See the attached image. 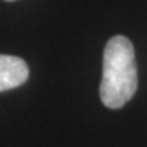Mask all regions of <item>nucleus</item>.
<instances>
[{
  "instance_id": "obj_3",
  "label": "nucleus",
  "mask_w": 147,
  "mask_h": 147,
  "mask_svg": "<svg viewBox=\"0 0 147 147\" xmlns=\"http://www.w3.org/2000/svg\"><path fill=\"white\" fill-rule=\"evenodd\" d=\"M6 2H12V0H6Z\"/></svg>"
},
{
  "instance_id": "obj_1",
  "label": "nucleus",
  "mask_w": 147,
  "mask_h": 147,
  "mask_svg": "<svg viewBox=\"0 0 147 147\" xmlns=\"http://www.w3.org/2000/svg\"><path fill=\"white\" fill-rule=\"evenodd\" d=\"M138 87L134 45L126 36H113L105 45L99 96L107 108H122Z\"/></svg>"
},
{
  "instance_id": "obj_2",
  "label": "nucleus",
  "mask_w": 147,
  "mask_h": 147,
  "mask_svg": "<svg viewBox=\"0 0 147 147\" xmlns=\"http://www.w3.org/2000/svg\"><path fill=\"white\" fill-rule=\"evenodd\" d=\"M29 78V66L21 57L0 54V92L20 87Z\"/></svg>"
}]
</instances>
